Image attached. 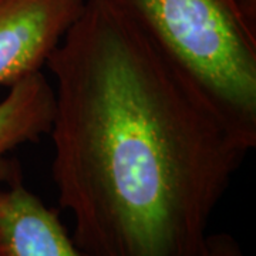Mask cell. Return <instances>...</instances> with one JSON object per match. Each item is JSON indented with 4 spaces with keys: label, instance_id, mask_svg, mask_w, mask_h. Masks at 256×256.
Masks as SVG:
<instances>
[{
    "label": "cell",
    "instance_id": "obj_2",
    "mask_svg": "<svg viewBox=\"0 0 256 256\" xmlns=\"http://www.w3.org/2000/svg\"><path fill=\"white\" fill-rule=\"evenodd\" d=\"M256 146V28L235 0H106Z\"/></svg>",
    "mask_w": 256,
    "mask_h": 256
},
{
    "label": "cell",
    "instance_id": "obj_7",
    "mask_svg": "<svg viewBox=\"0 0 256 256\" xmlns=\"http://www.w3.org/2000/svg\"><path fill=\"white\" fill-rule=\"evenodd\" d=\"M239 12L246 22L256 28V0H235Z\"/></svg>",
    "mask_w": 256,
    "mask_h": 256
},
{
    "label": "cell",
    "instance_id": "obj_8",
    "mask_svg": "<svg viewBox=\"0 0 256 256\" xmlns=\"http://www.w3.org/2000/svg\"><path fill=\"white\" fill-rule=\"evenodd\" d=\"M13 164H14V162L8 161V160H4V158L0 160V181H3V180L6 178V175L9 174V171L12 170Z\"/></svg>",
    "mask_w": 256,
    "mask_h": 256
},
{
    "label": "cell",
    "instance_id": "obj_4",
    "mask_svg": "<svg viewBox=\"0 0 256 256\" xmlns=\"http://www.w3.org/2000/svg\"><path fill=\"white\" fill-rule=\"evenodd\" d=\"M0 256H84L58 212L28 190L18 164L0 181Z\"/></svg>",
    "mask_w": 256,
    "mask_h": 256
},
{
    "label": "cell",
    "instance_id": "obj_3",
    "mask_svg": "<svg viewBox=\"0 0 256 256\" xmlns=\"http://www.w3.org/2000/svg\"><path fill=\"white\" fill-rule=\"evenodd\" d=\"M86 0H0V88L42 72Z\"/></svg>",
    "mask_w": 256,
    "mask_h": 256
},
{
    "label": "cell",
    "instance_id": "obj_1",
    "mask_svg": "<svg viewBox=\"0 0 256 256\" xmlns=\"http://www.w3.org/2000/svg\"><path fill=\"white\" fill-rule=\"evenodd\" d=\"M52 175L84 256H201L255 148L127 18L86 0L46 64Z\"/></svg>",
    "mask_w": 256,
    "mask_h": 256
},
{
    "label": "cell",
    "instance_id": "obj_5",
    "mask_svg": "<svg viewBox=\"0 0 256 256\" xmlns=\"http://www.w3.org/2000/svg\"><path fill=\"white\" fill-rule=\"evenodd\" d=\"M54 111L53 86L42 72L10 86L0 100V160L48 134Z\"/></svg>",
    "mask_w": 256,
    "mask_h": 256
},
{
    "label": "cell",
    "instance_id": "obj_6",
    "mask_svg": "<svg viewBox=\"0 0 256 256\" xmlns=\"http://www.w3.org/2000/svg\"><path fill=\"white\" fill-rule=\"evenodd\" d=\"M201 256H245L239 242L232 235L220 232L210 234Z\"/></svg>",
    "mask_w": 256,
    "mask_h": 256
}]
</instances>
